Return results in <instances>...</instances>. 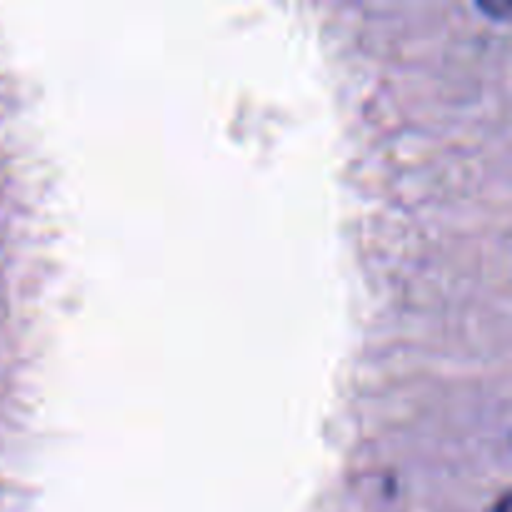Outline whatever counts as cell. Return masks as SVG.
<instances>
[{
    "instance_id": "obj_1",
    "label": "cell",
    "mask_w": 512,
    "mask_h": 512,
    "mask_svg": "<svg viewBox=\"0 0 512 512\" xmlns=\"http://www.w3.org/2000/svg\"><path fill=\"white\" fill-rule=\"evenodd\" d=\"M478 8L483 10V13H488L490 18H498V20L510 18L512 13L510 0H478Z\"/></svg>"
}]
</instances>
